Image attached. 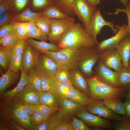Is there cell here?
Here are the masks:
<instances>
[{
  "mask_svg": "<svg viewBox=\"0 0 130 130\" xmlns=\"http://www.w3.org/2000/svg\"><path fill=\"white\" fill-rule=\"evenodd\" d=\"M60 49H79L96 46V43L79 23H75L61 37L57 43Z\"/></svg>",
  "mask_w": 130,
  "mask_h": 130,
  "instance_id": "6da1fadb",
  "label": "cell"
},
{
  "mask_svg": "<svg viewBox=\"0 0 130 130\" xmlns=\"http://www.w3.org/2000/svg\"><path fill=\"white\" fill-rule=\"evenodd\" d=\"M13 121L25 130H33L29 116L24 113L12 100L3 98L0 101V123Z\"/></svg>",
  "mask_w": 130,
  "mask_h": 130,
  "instance_id": "7a4b0ae2",
  "label": "cell"
},
{
  "mask_svg": "<svg viewBox=\"0 0 130 130\" xmlns=\"http://www.w3.org/2000/svg\"><path fill=\"white\" fill-rule=\"evenodd\" d=\"M89 85L91 98L104 100L119 99L125 91L122 89L113 87L101 80L96 75L85 78Z\"/></svg>",
  "mask_w": 130,
  "mask_h": 130,
  "instance_id": "3957f363",
  "label": "cell"
},
{
  "mask_svg": "<svg viewBox=\"0 0 130 130\" xmlns=\"http://www.w3.org/2000/svg\"><path fill=\"white\" fill-rule=\"evenodd\" d=\"M80 49L65 48L56 52L47 51L43 53L51 59L60 70L70 71L78 68Z\"/></svg>",
  "mask_w": 130,
  "mask_h": 130,
  "instance_id": "277c9868",
  "label": "cell"
},
{
  "mask_svg": "<svg viewBox=\"0 0 130 130\" xmlns=\"http://www.w3.org/2000/svg\"><path fill=\"white\" fill-rule=\"evenodd\" d=\"M99 58V53L96 46L81 48L80 49L78 68L85 75L90 76L92 73V68Z\"/></svg>",
  "mask_w": 130,
  "mask_h": 130,
  "instance_id": "5b68a950",
  "label": "cell"
},
{
  "mask_svg": "<svg viewBox=\"0 0 130 130\" xmlns=\"http://www.w3.org/2000/svg\"><path fill=\"white\" fill-rule=\"evenodd\" d=\"M87 0H74L72 9L88 33L91 22L97 9Z\"/></svg>",
  "mask_w": 130,
  "mask_h": 130,
  "instance_id": "8992f818",
  "label": "cell"
},
{
  "mask_svg": "<svg viewBox=\"0 0 130 130\" xmlns=\"http://www.w3.org/2000/svg\"><path fill=\"white\" fill-rule=\"evenodd\" d=\"M51 31L48 35V40L51 43H57L62 36L75 23L76 19L72 16L67 18L49 19Z\"/></svg>",
  "mask_w": 130,
  "mask_h": 130,
  "instance_id": "52a82bcc",
  "label": "cell"
},
{
  "mask_svg": "<svg viewBox=\"0 0 130 130\" xmlns=\"http://www.w3.org/2000/svg\"><path fill=\"white\" fill-rule=\"evenodd\" d=\"M74 114L86 124L98 130H102L103 128H112V124L108 120L89 112L84 106H80Z\"/></svg>",
  "mask_w": 130,
  "mask_h": 130,
  "instance_id": "ba28073f",
  "label": "cell"
},
{
  "mask_svg": "<svg viewBox=\"0 0 130 130\" xmlns=\"http://www.w3.org/2000/svg\"><path fill=\"white\" fill-rule=\"evenodd\" d=\"M84 107L89 112L97 115L108 120L119 121L123 117L115 113L105 106L101 99H92Z\"/></svg>",
  "mask_w": 130,
  "mask_h": 130,
  "instance_id": "9c48e42d",
  "label": "cell"
},
{
  "mask_svg": "<svg viewBox=\"0 0 130 130\" xmlns=\"http://www.w3.org/2000/svg\"><path fill=\"white\" fill-rule=\"evenodd\" d=\"M115 26L118 29V31L114 36L98 42L96 44V48L99 53L107 49L116 48L119 42L129 34L127 25L124 24L120 26L116 24Z\"/></svg>",
  "mask_w": 130,
  "mask_h": 130,
  "instance_id": "30bf717a",
  "label": "cell"
},
{
  "mask_svg": "<svg viewBox=\"0 0 130 130\" xmlns=\"http://www.w3.org/2000/svg\"><path fill=\"white\" fill-rule=\"evenodd\" d=\"M105 26L109 27L115 34L118 31V30L115 27L112 22L106 21L104 19L100 9L98 8L93 18L88 32V34L96 42V44L98 42L97 39V35L100 33L102 28Z\"/></svg>",
  "mask_w": 130,
  "mask_h": 130,
  "instance_id": "8fae6325",
  "label": "cell"
},
{
  "mask_svg": "<svg viewBox=\"0 0 130 130\" xmlns=\"http://www.w3.org/2000/svg\"><path fill=\"white\" fill-rule=\"evenodd\" d=\"M40 92L28 83L21 91L16 94L12 99L20 103L30 105L39 104Z\"/></svg>",
  "mask_w": 130,
  "mask_h": 130,
  "instance_id": "7c38bea8",
  "label": "cell"
},
{
  "mask_svg": "<svg viewBox=\"0 0 130 130\" xmlns=\"http://www.w3.org/2000/svg\"><path fill=\"white\" fill-rule=\"evenodd\" d=\"M99 60L108 67L120 72L123 66L120 56L116 48L108 49L99 53Z\"/></svg>",
  "mask_w": 130,
  "mask_h": 130,
  "instance_id": "4fadbf2b",
  "label": "cell"
},
{
  "mask_svg": "<svg viewBox=\"0 0 130 130\" xmlns=\"http://www.w3.org/2000/svg\"><path fill=\"white\" fill-rule=\"evenodd\" d=\"M34 69L41 76L50 77H55L60 70L54 62L44 53L40 55L38 63Z\"/></svg>",
  "mask_w": 130,
  "mask_h": 130,
  "instance_id": "5bb4252c",
  "label": "cell"
},
{
  "mask_svg": "<svg viewBox=\"0 0 130 130\" xmlns=\"http://www.w3.org/2000/svg\"><path fill=\"white\" fill-rule=\"evenodd\" d=\"M95 74V75L104 83L113 87L119 88L117 72L113 71L99 60L96 67Z\"/></svg>",
  "mask_w": 130,
  "mask_h": 130,
  "instance_id": "9a60e30c",
  "label": "cell"
},
{
  "mask_svg": "<svg viewBox=\"0 0 130 130\" xmlns=\"http://www.w3.org/2000/svg\"><path fill=\"white\" fill-rule=\"evenodd\" d=\"M40 52L26 42L22 55V64L24 71L26 74L31 69L38 64Z\"/></svg>",
  "mask_w": 130,
  "mask_h": 130,
  "instance_id": "2e32d148",
  "label": "cell"
},
{
  "mask_svg": "<svg viewBox=\"0 0 130 130\" xmlns=\"http://www.w3.org/2000/svg\"><path fill=\"white\" fill-rule=\"evenodd\" d=\"M78 69L76 68L70 71V81L72 85L91 98L90 89L88 83L86 79Z\"/></svg>",
  "mask_w": 130,
  "mask_h": 130,
  "instance_id": "e0dca14e",
  "label": "cell"
},
{
  "mask_svg": "<svg viewBox=\"0 0 130 130\" xmlns=\"http://www.w3.org/2000/svg\"><path fill=\"white\" fill-rule=\"evenodd\" d=\"M61 97L54 90L40 93L39 104L59 110Z\"/></svg>",
  "mask_w": 130,
  "mask_h": 130,
  "instance_id": "ac0fdd59",
  "label": "cell"
},
{
  "mask_svg": "<svg viewBox=\"0 0 130 130\" xmlns=\"http://www.w3.org/2000/svg\"><path fill=\"white\" fill-rule=\"evenodd\" d=\"M116 48L122 61L123 66L129 68L130 58V34H128L119 42Z\"/></svg>",
  "mask_w": 130,
  "mask_h": 130,
  "instance_id": "d6986e66",
  "label": "cell"
},
{
  "mask_svg": "<svg viewBox=\"0 0 130 130\" xmlns=\"http://www.w3.org/2000/svg\"><path fill=\"white\" fill-rule=\"evenodd\" d=\"M19 76L18 73L12 71L9 68L0 78V95L1 97L9 86L16 80Z\"/></svg>",
  "mask_w": 130,
  "mask_h": 130,
  "instance_id": "ffe728a7",
  "label": "cell"
},
{
  "mask_svg": "<svg viewBox=\"0 0 130 130\" xmlns=\"http://www.w3.org/2000/svg\"><path fill=\"white\" fill-rule=\"evenodd\" d=\"M65 97L80 106H85L92 99L72 86L67 92Z\"/></svg>",
  "mask_w": 130,
  "mask_h": 130,
  "instance_id": "44dd1931",
  "label": "cell"
},
{
  "mask_svg": "<svg viewBox=\"0 0 130 130\" xmlns=\"http://www.w3.org/2000/svg\"><path fill=\"white\" fill-rule=\"evenodd\" d=\"M26 41L27 44L35 48L40 53H44L47 51L56 52L60 49L57 45L51 43L37 41L31 38H28Z\"/></svg>",
  "mask_w": 130,
  "mask_h": 130,
  "instance_id": "7402d4cb",
  "label": "cell"
},
{
  "mask_svg": "<svg viewBox=\"0 0 130 130\" xmlns=\"http://www.w3.org/2000/svg\"><path fill=\"white\" fill-rule=\"evenodd\" d=\"M80 106L68 98L62 97L59 110L63 115L70 119Z\"/></svg>",
  "mask_w": 130,
  "mask_h": 130,
  "instance_id": "603a6c76",
  "label": "cell"
},
{
  "mask_svg": "<svg viewBox=\"0 0 130 130\" xmlns=\"http://www.w3.org/2000/svg\"><path fill=\"white\" fill-rule=\"evenodd\" d=\"M21 75L20 81L16 86L13 89L9 91H6L1 97L7 100L12 99L14 96L21 91L28 83L26 74L22 66L20 70Z\"/></svg>",
  "mask_w": 130,
  "mask_h": 130,
  "instance_id": "cb8c5ba5",
  "label": "cell"
},
{
  "mask_svg": "<svg viewBox=\"0 0 130 130\" xmlns=\"http://www.w3.org/2000/svg\"><path fill=\"white\" fill-rule=\"evenodd\" d=\"M117 78L119 88L125 91L130 90V68L122 67L117 72Z\"/></svg>",
  "mask_w": 130,
  "mask_h": 130,
  "instance_id": "d4e9b609",
  "label": "cell"
},
{
  "mask_svg": "<svg viewBox=\"0 0 130 130\" xmlns=\"http://www.w3.org/2000/svg\"><path fill=\"white\" fill-rule=\"evenodd\" d=\"M42 13L43 16L49 19H63L70 17L62 11L57 5L47 7Z\"/></svg>",
  "mask_w": 130,
  "mask_h": 130,
  "instance_id": "484cf974",
  "label": "cell"
},
{
  "mask_svg": "<svg viewBox=\"0 0 130 130\" xmlns=\"http://www.w3.org/2000/svg\"><path fill=\"white\" fill-rule=\"evenodd\" d=\"M104 104L115 113L126 116L124 104L119 99L103 100Z\"/></svg>",
  "mask_w": 130,
  "mask_h": 130,
  "instance_id": "4316f807",
  "label": "cell"
},
{
  "mask_svg": "<svg viewBox=\"0 0 130 130\" xmlns=\"http://www.w3.org/2000/svg\"><path fill=\"white\" fill-rule=\"evenodd\" d=\"M70 118L63 115L59 110L49 117L47 120L50 130H55L63 122L69 120Z\"/></svg>",
  "mask_w": 130,
  "mask_h": 130,
  "instance_id": "83f0119b",
  "label": "cell"
},
{
  "mask_svg": "<svg viewBox=\"0 0 130 130\" xmlns=\"http://www.w3.org/2000/svg\"><path fill=\"white\" fill-rule=\"evenodd\" d=\"M42 15V12H33L30 9L27 8L21 13L15 16L14 21L23 22L35 20Z\"/></svg>",
  "mask_w": 130,
  "mask_h": 130,
  "instance_id": "f1b7e54d",
  "label": "cell"
},
{
  "mask_svg": "<svg viewBox=\"0 0 130 130\" xmlns=\"http://www.w3.org/2000/svg\"><path fill=\"white\" fill-rule=\"evenodd\" d=\"M28 82L40 93L42 92L41 83L42 76L37 73L34 68L31 69L26 74Z\"/></svg>",
  "mask_w": 130,
  "mask_h": 130,
  "instance_id": "f546056e",
  "label": "cell"
},
{
  "mask_svg": "<svg viewBox=\"0 0 130 130\" xmlns=\"http://www.w3.org/2000/svg\"><path fill=\"white\" fill-rule=\"evenodd\" d=\"M11 50L6 48L0 46V64L4 70L6 71L9 67Z\"/></svg>",
  "mask_w": 130,
  "mask_h": 130,
  "instance_id": "4dcf8cb0",
  "label": "cell"
},
{
  "mask_svg": "<svg viewBox=\"0 0 130 130\" xmlns=\"http://www.w3.org/2000/svg\"><path fill=\"white\" fill-rule=\"evenodd\" d=\"M18 40L13 31L6 36L0 39V46L12 50Z\"/></svg>",
  "mask_w": 130,
  "mask_h": 130,
  "instance_id": "1f68e13d",
  "label": "cell"
},
{
  "mask_svg": "<svg viewBox=\"0 0 130 130\" xmlns=\"http://www.w3.org/2000/svg\"><path fill=\"white\" fill-rule=\"evenodd\" d=\"M74 0H56V4L60 10L69 16L74 15L72 9Z\"/></svg>",
  "mask_w": 130,
  "mask_h": 130,
  "instance_id": "d6a6232c",
  "label": "cell"
},
{
  "mask_svg": "<svg viewBox=\"0 0 130 130\" xmlns=\"http://www.w3.org/2000/svg\"><path fill=\"white\" fill-rule=\"evenodd\" d=\"M35 25L48 35L51 31L49 19L42 15L35 20Z\"/></svg>",
  "mask_w": 130,
  "mask_h": 130,
  "instance_id": "836d02e7",
  "label": "cell"
},
{
  "mask_svg": "<svg viewBox=\"0 0 130 130\" xmlns=\"http://www.w3.org/2000/svg\"><path fill=\"white\" fill-rule=\"evenodd\" d=\"M41 76V91L54 90L55 86L58 82L55 77Z\"/></svg>",
  "mask_w": 130,
  "mask_h": 130,
  "instance_id": "e575fe53",
  "label": "cell"
},
{
  "mask_svg": "<svg viewBox=\"0 0 130 130\" xmlns=\"http://www.w3.org/2000/svg\"><path fill=\"white\" fill-rule=\"evenodd\" d=\"M23 66L22 55H17L11 53L9 68L13 71L18 73Z\"/></svg>",
  "mask_w": 130,
  "mask_h": 130,
  "instance_id": "d590c367",
  "label": "cell"
},
{
  "mask_svg": "<svg viewBox=\"0 0 130 130\" xmlns=\"http://www.w3.org/2000/svg\"><path fill=\"white\" fill-rule=\"evenodd\" d=\"M47 35L36 26L27 33L28 38H35L40 41L47 40L48 38Z\"/></svg>",
  "mask_w": 130,
  "mask_h": 130,
  "instance_id": "8d00e7d4",
  "label": "cell"
},
{
  "mask_svg": "<svg viewBox=\"0 0 130 130\" xmlns=\"http://www.w3.org/2000/svg\"><path fill=\"white\" fill-rule=\"evenodd\" d=\"M72 86L70 81L64 82H57L54 90L61 97H65L67 92Z\"/></svg>",
  "mask_w": 130,
  "mask_h": 130,
  "instance_id": "74e56055",
  "label": "cell"
},
{
  "mask_svg": "<svg viewBox=\"0 0 130 130\" xmlns=\"http://www.w3.org/2000/svg\"><path fill=\"white\" fill-rule=\"evenodd\" d=\"M112 128L115 130H130V119L126 116H123L119 121H114Z\"/></svg>",
  "mask_w": 130,
  "mask_h": 130,
  "instance_id": "f35d334b",
  "label": "cell"
},
{
  "mask_svg": "<svg viewBox=\"0 0 130 130\" xmlns=\"http://www.w3.org/2000/svg\"><path fill=\"white\" fill-rule=\"evenodd\" d=\"M29 117L32 127L42 123L46 120L48 117L43 115L36 109L32 115L29 116Z\"/></svg>",
  "mask_w": 130,
  "mask_h": 130,
  "instance_id": "ab89813d",
  "label": "cell"
},
{
  "mask_svg": "<svg viewBox=\"0 0 130 130\" xmlns=\"http://www.w3.org/2000/svg\"><path fill=\"white\" fill-rule=\"evenodd\" d=\"M14 31L19 39L26 40L28 38L27 33L25 30L24 22H15Z\"/></svg>",
  "mask_w": 130,
  "mask_h": 130,
  "instance_id": "60d3db41",
  "label": "cell"
},
{
  "mask_svg": "<svg viewBox=\"0 0 130 130\" xmlns=\"http://www.w3.org/2000/svg\"><path fill=\"white\" fill-rule=\"evenodd\" d=\"M32 105L39 110L43 115L48 117L59 110L51 108L44 104H40Z\"/></svg>",
  "mask_w": 130,
  "mask_h": 130,
  "instance_id": "b9f144b4",
  "label": "cell"
},
{
  "mask_svg": "<svg viewBox=\"0 0 130 130\" xmlns=\"http://www.w3.org/2000/svg\"><path fill=\"white\" fill-rule=\"evenodd\" d=\"M71 122L72 130H91L89 128L82 120L72 116Z\"/></svg>",
  "mask_w": 130,
  "mask_h": 130,
  "instance_id": "7bdbcfd3",
  "label": "cell"
},
{
  "mask_svg": "<svg viewBox=\"0 0 130 130\" xmlns=\"http://www.w3.org/2000/svg\"><path fill=\"white\" fill-rule=\"evenodd\" d=\"M26 40L19 39L12 49V53L17 55H22L26 45Z\"/></svg>",
  "mask_w": 130,
  "mask_h": 130,
  "instance_id": "ee69618b",
  "label": "cell"
},
{
  "mask_svg": "<svg viewBox=\"0 0 130 130\" xmlns=\"http://www.w3.org/2000/svg\"><path fill=\"white\" fill-rule=\"evenodd\" d=\"M70 71L60 70L56 74L55 77L58 82H64L70 81Z\"/></svg>",
  "mask_w": 130,
  "mask_h": 130,
  "instance_id": "f6af8a7d",
  "label": "cell"
},
{
  "mask_svg": "<svg viewBox=\"0 0 130 130\" xmlns=\"http://www.w3.org/2000/svg\"><path fill=\"white\" fill-rule=\"evenodd\" d=\"M13 101L16 105L24 113L28 116L32 115L36 110L32 105L20 103Z\"/></svg>",
  "mask_w": 130,
  "mask_h": 130,
  "instance_id": "bcb514c9",
  "label": "cell"
},
{
  "mask_svg": "<svg viewBox=\"0 0 130 130\" xmlns=\"http://www.w3.org/2000/svg\"><path fill=\"white\" fill-rule=\"evenodd\" d=\"M15 22H13L0 27V39L6 36L14 31Z\"/></svg>",
  "mask_w": 130,
  "mask_h": 130,
  "instance_id": "7dc6e473",
  "label": "cell"
},
{
  "mask_svg": "<svg viewBox=\"0 0 130 130\" xmlns=\"http://www.w3.org/2000/svg\"><path fill=\"white\" fill-rule=\"evenodd\" d=\"M114 13H109L108 14L116 15L121 12L125 13L127 15L128 20V25H127L128 30L129 34H130V2L125 8H118L115 9Z\"/></svg>",
  "mask_w": 130,
  "mask_h": 130,
  "instance_id": "c3c4849f",
  "label": "cell"
},
{
  "mask_svg": "<svg viewBox=\"0 0 130 130\" xmlns=\"http://www.w3.org/2000/svg\"><path fill=\"white\" fill-rule=\"evenodd\" d=\"M33 6L39 8L57 5L56 0H32Z\"/></svg>",
  "mask_w": 130,
  "mask_h": 130,
  "instance_id": "681fc988",
  "label": "cell"
},
{
  "mask_svg": "<svg viewBox=\"0 0 130 130\" xmlns=\"http://www.w3.org/2000/svg\"><path fill=\"white\" fill-rule=\"evenodd\" d=\"M14 17L10 13L7 12L0 15V27L11 22H14Z\"/></svg>",
  "mask_w": 130,
  "mask_h": 130,
  "instance_id": "f907efd6",
  "label": "cell"
},
{
  "mask_svg": "<svg viewBox=\"0 0 130 130\" xmlns=\"http://www.w3.org/2000/svg\"><path fill=\"white\" fill-rule=\"evenodd\" d=\"M28 0H8V2H10L19 10L22 9L27 4Z\"/></svg>",
  "mask_w": 130,
  "mask_h": 130,
  "instance_id": "816d5d0a",
  "label": "cell"
},
{
  "mask_svg": "<svg viewBox=\"0 0 130 130\" xmlns=\"http://www.w3.org/2000/svg\"><path fill=\"white\" fill-rule=\"evenodd\" d=\"M47 120L39 124L33 126V130H50L49 125Z\"/></svg>",
  "mask_w": 130,
  "mask_h": 130,
  "instance_id": "f5cc1de1",
  "label": "cell"
},
{
  "mask_svg": "<svg viewBox=\"0 0 130 130\" xmlns=\"http://www.w3.org/2000/svg\"><path fill=\"white\" fill-rule=\"evenodd\" d=\"M9 7L8 0H5L0 2V15L7 12Z\"/></svg>",
  "mask_w": 130,
  "mask_h": 130,
  "instance_id": "db71d44e",
  "label": "cell"
},
{
  "mask_svg": "<svg viewBox=\"0 0 130 130\" xmlns=\"http://www.w3.org/2000/svg\"><path fill=\"white\" fill-rule=\"evenodd\" d=\"M55 130H72L71 122L69 120L63 122Z\"/></svg>",
  "mask_w": 130,
  "mask_h": 130,
  "instance_id": "11a10c76",
  "label": "cell"
},
{
  "mask_svg": "<svg viewBox=\"0 0 130 130\" xmlns=\"http://www.w3.org/2000/svg\"><path fill=\"white\" fill-rule=\"evenodd\" d=\"M5 124L9 127L11 130H25L18 124L13 121H10Z\"/></svg>",
  "mask_w": 130,
  "mask_h": 130,
  "instance_id": "9f6ffc18",
  "label": "cell"
},
{
  "mask_svg": "<svg viewBox=\"0 0 130 130\" xmlns=\"http://www.w3.org/2000/svg\"><path fill=\"white\" fill-rule=\"evenodd\" d=\"M23 22L25 30L27 33L36 26L35 20Z\"/></svg>",
  "mask_w": 130,
  "mask_h": 130,
  "instance_id": "6f0895ef",
  "label": "cell"
},
{
  "mask_svg": "<svg viewBox=\"0 0 130 130\" xmlns=\"http://www.w3.org/2000/svg\"><path fill=\"white\" fill-rule=\"evenodd\" d=\"M126 116L130 119V100L123 103Z\"/></svg>",
  "mask_w": 130,
  "mask_h": 130,
  "instance_id": "680465c9",
  "label": "cell"
},
{
  "mask_svg": "<svg viewBox=\"0 0 130 130\" xmlns=\"http://www.w3.org/2000/svg\"><path fill=\"white\" fill-rule=\"evenodd\" d=\"M92 5L96 6L100 3V0H87Z\"/></svg>",
  "mask_w": 130,
  "mask_h": 130,
  "instance_id": "91938a15",
  "label": "cell"
},
{
  "mask_svg": "<svg viewBox=\"0 0 130 130\" xmlns=\"http://www.w3.org/2000/svg\"><path fill=\"white\" fill-rule=\"evenodd\" d=\"M0 130H11L7 124L0 123Z\"/></svg>",
  "mask_w": 130,
  "mask_h": 130,
  "instance_id": "94428289",
  "label": "cell"
},
{
  "mask_svg": "<svg viewBox=\"0 0 130 130\" xmlns=\"http://www.w3.org/2000/svg\"><path fill=\"white\" fill-rule=\"evenodd\" d=\"M125 7L127 6L129 2V0H119Z\"/></svg>",
  "mask_w": 130,
  "mask_h": 130,
  "instance_id": "6125c7cd",
  "label": "cell"
},
{
  "mask_svg": "<svg viewBox=\"0 0 130 130\" xmlns=\"http://www.w3.org/2000/svg\"><path fill=\"white\" fill-rule=\"evenodd\" d=\"M130 100V90L127 95L126 101Z\"/></svg>",
  "mask_w": 130,
  "mask_h": 130,
  "instance_id": "be15d7a7",
  "label": "cell"
},
{
  "mask_svg": "<svg viewBox=\"0 0 130 130\" xmlns=\"http://www.w3.org/2000/svg\"><path fill=\"white\" fill-rule=\"evenodd\" d=\"M129 67L130 68V58L129 61Z\"/></svg>",
  "mask_w": 130,
  "mask_h": 130,
  "instance_id": "e7e4bbea",
  "label": "cell"
},
{
  "mask_svg": "<svg viewBox=\"0 0 130 130\" xmlns=\"http://www.w3.org/2000/svg\"><path fill=\"white\" fill-rule=\"evenodd\" d=\"M0 0V1L1 2V1H3V0Z\"/></svg>",
  "mask_w": 130,
  "mask_h": 130,
  "instance_id": "03108f58",
  "label": "cell"
}]
</instances>
